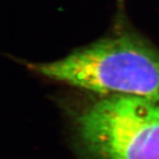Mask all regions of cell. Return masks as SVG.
<instances>
[{"mask_svg":"<svg viewBox=\"0 0 159 159\" xmlns=\"http://www.w3.org/2000/svg\"><path fill=\"white\" fill-rule=\"evenodd\" d=\"M34 74L98 96L159 101V48L119 15L105 36L55 61L27 63Z\"/></svg>","mask_w":159,"mask_h":159,"instance_id":"cell-1","label":"cell"},{"mask_svg":"<svg viewBox=\"0 0 159 159\" xmlns=\"http://www.w3.org/2000/svg\"><path fill=\"white\" fill-rule=\"evenodd\" d=\"M98 97L73 118L80 155L84 159H159V101Z\"/></svg>","mask_w":159,"mask_h":159,"instance_id":"cell-2","label":"cell"}]
</instances>
